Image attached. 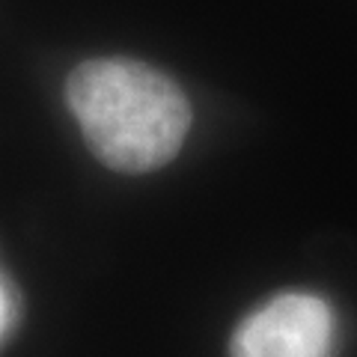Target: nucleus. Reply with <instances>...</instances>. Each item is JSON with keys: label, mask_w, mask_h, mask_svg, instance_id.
I'll list each match as a JSON object with an SVG mask.
<instances>
[{"label": "nucleus", "mask_w": 357, "mask_h": 357, "mask_svg": "<svg viewBox=\"0 0 357 357\" xmlns=\"http://www.w3.org/2000/svg\"><path fill=\"white\" fill-rule=\"evenodd\" d=\"M13 319H15V301H13V295H9L6 283L0 280V340L6 337V331H9V325H13Z\"/></svg>", "instance_id": "obj_3"}, {"label": "nucleus", "mask_w": 357, "mask_h": 357, "mask_svg": "<svg viewBox=\"0 0 357 357\" xmlns=\"http://www.w3.org/2000/svg\"><path fill=\"white\" fill-rule=\"evenodd\" d=\"M337 316L325 298L283 292L253 310L232 333V357H333Z\"/></svg>", "instance_id": "obj_2"}, {"label": "nucleus", "mask_w": 357, "mask_h": 357, "mask_svg": "<svg viewBox=\"0 0 357 357\" xmlns=\"http://www.w3.org/2000/svg\"><path fill=\"white\" fill-rule=\"evenodd\" d=\"M89 152L116 173H152L170 164L191 131V105L173 77L128 57L75 66L66 81Z\"/></svg>", "instance_id": "obj_1"}]
</instances>
